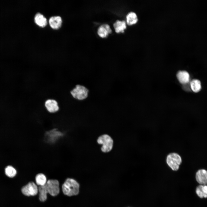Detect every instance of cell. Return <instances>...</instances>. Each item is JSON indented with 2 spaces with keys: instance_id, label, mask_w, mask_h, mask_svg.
<instances>
[{
  "instance_id": "cell-10",
  "label": "cell",
  "mask_w": 207,
  "mask_h": 207,
  "mask_svg": "<svg viewBox=\"0 0 207 207\" xmlns=\"http://www.w3.org/2000/svg\"><path fill=\"white\" fill-rule=\"evenodd\" d=\"M49 23L52 28L54 29H58L61 27L62 25V18L60 16H52L49 20Z\"/></svg>"
},
{
  "instance_id": "cell-3",
  "label": "cell",
  "mask_w": 207,
  "mask_h": 207,
  "mask_svg": "<svg viewBox=\"0 0 207 207\" xmlns=\"http://www.w3.org/2000/svg\"><path fill=\"white\" fill-rule=\"evenodd\" d=\"M166 162L168 166L174 171L177 170L182 162L181 156L178 153L172 152L166 156Z\"/></svg>"
},
{
  "instance_id": "cell-11",
  "label": "cell",
  "mask_w": 207,
  "mask_h": 207,
  "mask_svg": "<svg viewBox=\"0 0 207 207\" xmlns=\"http://www.w3.org/2000/svg\"><path fill=\"white\" fill-rule=\"evenodd\" d=\"M177 77L179 82L183 84H186L189 81V74L186 71H179L177 74Z\"/></svg>"
},
{
  "instance_id": "cell-5",
  "label": "cell",
  "mask_w": 207,
  "mask_h": 207,
  "mask_svg": "<svg viewBox=\"0 0 207 207\" xmlns=\"http://www.w3.org/2000/svg\"><path fill=\"white\" fill-rule=\"evenodd\" d=\"M44 106L46 110L49 113L55 114L60 110L59 103L57 100L53 98H48L44 103Z\"/></svg>"
},
{
  "instance_id": "cell-17",
  "label": "cell",
  "mask_w": 207,
  "mask_h": 207,
  "mask_svg": "<svg viewBox=\"0 0 207 207\" xmlns=\"http://www.w3.org/2000/svg\"><path fill=\"white\" fill-rule=\"evenodd\" d=\"M35 179L37 184L39 186L45 185L47 182L46 176L42 173L37 174L35 176Z\"/></svg>"
},
{
  "instance_id": "cell-19",
  "label": "cell",
  "mask_w": 207,
  "mask_h": 207,
  "mask_svg": "<svg viewBox=\"0 0 207 207\" xmlns=\"http://www.w3.org/2000/svg\"><path fill=\"white\" fill-rule=\"evenodd\" d=\"M5 173L7 177L12 178L16 176L17 174V171L12 166H8L5 169Z\"/></svg>"
},
{
  "instance_id": "cell-6",
  "label": "cell",
  "mask_w": 207,
  "mask_h": 207,
  "mask_svg": "<svg viewBox=\"0 0 207 207\" xmlns=\"http://www.w3.org/2000/svg\"><path fill=\"white\" fill-rule=\"evenodd\" d=\"M48 193L52 196L57 195L60 192L59 183L57 180L50 179L45 185Z\"/></svg>"
},
{
  "instance_id": "cell-13",
  "label": "cell",
  "mask_w": 207,
  "mask_h": 207,
  "mask_svg": "<svg viewBox=\"0 0 207 207\" xmlns=\"http://www.w3.org/2000/svg\"><path fill=\"white\" fill-rule=\"evenodd\" d=\"M113 27L116 32L123 33L126 28V22L124 20H117L113 24Z\"/></svg>"
},
{
  "instance_id": "cell-8",
  "label": "cell",
  "mask_w": 207,
  "mask_h": 207,
  "mask_svg": "<svg viewBox=\"0 0 207 207\" xmlns=\"http://www.w3.org/2000/svg\"><path fill=\"white\" fill-rule=\"evenodd\" d=\"M197 181L200 185H207V170L201 169L198 170L195 174Z\"/></svg>"
},
{
  "instance_id": "cell-18",
  "label": "cell",
  "mask_w": 207,
  "mask_h": 207,
  "mask_svg": "<svg viewBox=\"0 0 207 207\" xmlns=\"http://www.w3.org/2000/svg\"><path fill=\"white\" fill-rule=\"evenodd\" d=\"M39 192V199L41 202H44L47 198V194L48 193L45 185L39 186L38 187Z\"/></svg>"
},
{
  "instance_id": "cell-12",
  "label": "cell",
  "mask_w": 207,
  "mask_h": 207,
  "mask_svg": "<svg viewBox=\"0 0 207 207\" xmlns=\"http://www.w3.org/2000/svg\"><path fill=\"white\" fill-rule=\"evenodd\" d=\"M34 20L35 23L41 27H45L47 24L46 18L40 13L36 14L34 17Z\"/></svg>"
},
{
  "instance_id": "cell-15",
  "label": "cell",
  "mask_w": 207,
  "mask_h": 207,
  "mask_svg": "<svg viewBox=\"0 0 207 207\" xmlns=\"http://www.w3.org/2000/svg\"><path fill=\"white\" fill-rule=\"evenodd\" d=\"M197 195L200 198L207 197V185H200L198 186L196 189Z\"/></svg>"
},
{
  "instance_id": "cell-16",
  "label": "cell",
  "mask_w": 207,
  "mask_h": 207,
  "mask_svg": "<svg viewBox=\"0 0 207 207\" xmlns=\"http://www.w3.org/2000/svg\"><path fill=\"white\" fill-rule=\"evenodd\" d=\"M190 86L191 90L195 93H198L201 89L200 81L197 79H193L190 83Z\"/></svg>"
},
{
  "instance_id": "cell-14",
  "label": "cell",
  "mask_w": 207,
  "mask_h": 207,
  "mask_svg": "<svg viewBox=\"0 0 207 207\" xmlns=\"http://www.w3.org/2000/svg\"><path fill=\"white\" fill-rule=\"evenodd\" d=\"M126 18V23L129 26L136 24L138 20L137 14L133 12H131L127 14Z\"/></svg>"
},
{
  "instance_id": "cell-9",
  "label": "cell",
  "mask_w": 207,
  "mask_h": 207,
  "mask_svg": "<svg viewBox=\"0 0 207 207\" xmlns=\"http://www.w3.org/2000/svg\"><path fill=\"white\" fill-rule=\"evenodd\" d=\"M112 30L110 26L107 24H103L98 28L97 33L98 35L102 38H106L109 34L112 33Z\"/></svg>"
},
{
  "instance_id": "cell-7",
  "label": "cell",
  "mask_w": 207,
  "mask_h": 207,
  "mask_svg": "<svg viewBox=\"0 0 207 207\" xmlns=\"http://www.w3.org/2000/svg\"><path fill=\"white\" fill-rule=\"evenodd\" d=\"M21 191L25 195L34 196L38 193V188L34 182H30L22 188Z\"/></svg>"
},
{
  "instance_id": "cell-4",
  "label": "cell",
  "mask_w": 207,
  "mask_h": 207,
  "mask_svg": "<svg viewBox=\"0 0 207 207\" xmlns=\"http://www.w3.org/2000/svg\"><path fill=\"white\" fill-rule=\"evenodd\" d=\"M97 143L102 145L101 151L104 152H107L112 149L113 145V140L109 135L104 134L99 137L97 140Z\"/></svg>"
},
{
  "instance_id": "cell-1",
  "label": "cell",
  "mask_w": 207,
  "mask_h": 207,
  "mask_svg": "<svg viewBox=\"0 0 207 207\" xmlns=\"http://www.w3.org/2000/svg\"><path fill=\"white\" fill-rule=\"evenodd\" d=\"M62 191L65 195L70 196L77 195L79 192V185L74 179L68 178L62 185Z\"/></svg>"
},
{
  "instance_id": "cell-2",
  "label": "cell",
  "mask_w": 207,
  "mask_h": 207,
  "mask_svg": "<svg viewBox=\"0 0 207 207\" xmlns=\"http://www.w3.org/2000/svg\"><path fill=\"white\" fill-rule=\"evenodd\" d=\"M89 91L85 86L77 84L70 91L71 97L74 99L79 101L83 100L88 97Z\"/></svg>"
}]
</instances>
